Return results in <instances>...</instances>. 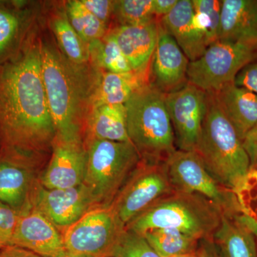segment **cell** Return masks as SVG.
Segmentation results:
<instances>
[{"mask_svg": "<svg viewBox=\"0 0 257 257\" xmlns=\"http://www.w3.org/2000/svg\"><path fill=\"white\" fill-rule=\"evenodd\" d=\"M55 137L40 39L30 33L18 53L0 64V148L42 157Z\"/></svg>", "mask_w": 257, "mask_h": 257, "instance_id": "1", "label": "cell"}, {"mask_svg": "<svg viewBox=\"0 0 257 257\" xmlns=\"http://www.w3.org/2000/svg\"><path fill=\"white\" fill-rule=\"evenodd\" d=\"M40 42L42 77L56 137L84 141L99 69L90 63L74 64L54 44Z\"/></svg>", "mask_w": 257, "mask_h": 257, "instance_id": "2", "label": "cell"}, {"mask_svg": "<svg viewBox=\"0 0 257 257\" xmlns=\"http://www.w3.org/2000/svg\"><path fill=\"white\" fill-rule=\"evenodd\" d=\"M208 94L207 113L195 152L209 173L233 190L250 171L242 141L225 116L212 93Z\"/></svg>", "mask_w": 257, "mask_h": 257, "instance_id": "3", "label": "cell"}, {"mask_svg": "<svg viewBox=\"0 0 257 257\" xmlns=\"http://www.w3.org/2000/svg\"><path fill=\"white\" fill-rule=\"evenodd\" d=\"M124 105L128 138L142 160L167 162L177 147L165 94L151 83L135 92Z\"/></svg>", "mask_w": 257, "mask_h": 257, "instance_id": "4", "label": "cell"}, {"mask_svg": "<svg viewBox=\"0 0 257 257\" xmlns=\"http://www.w3.org/2000/svg\"><path fill=\"white\" fill-rule=\"evenodd\" d=\"M223 214L202 196L175 192L130 221L126 229L143 235L150 230L172 229L199 240L212 239Z\"/></svg>", "mask_w": 257, "mask_h": 257, "instance_id": "5", "label": "cell"}, {"mask_svg": "<svg viewBox=\"0 0 257 257\" xmlns=\"http://www.w3.org/2000/svg\"><path fill=\"white\" fill-rule=\"evenodd\" d=\"M87 165L83 184L96 207L110 206L142 162L131 142L85 139Z\"/></svg>", "mask_w": 257, "mask_h": 257, "instance_id": "6", "label": "cell"}, {"mask_svg": "<svg viewBox=\"0 0 257 257\" xmlns=\"http://www.w3.org/2000/svg\"><path fill=\"white\" fill-rule=\"evenodd\" d=\"M257 57V47L218 40L197 60L189 62L188 82L207 93H215L234 83L236 75Z\"/></svg>", "mask_w": 257, "mask_h": 257, "instance_id": "7", "label": "cell"}, {"mask_svg": "<svg viewBox=\"0 0 257 257\" xmlns=\"http://www.w3.org/2000/svg\"><path fill=\"white\" fill-rule=\"evenodd\" d=\"M125 230L111 206L95 207L62 231L64 249L87 257H111Z\"/></svg>", "mask_w": 257, "mask_h": 257, "instance_id": "8", "label": "cell"}, {"mask_svg": "<svg viewBox=\"0 0 257 257\" xmlns=\"http://www.w3.org/2000/svg\"><path fill=\"white\" fill-rule=\"evenodd\" d=\"M175 192L165 162L150 163L142 160L110 206L126 226Z\"/></svg>", "mask_w": 257, "mask_h": 257, "instance_id": "9", "label": "cell"}, {"mask_svg": "<svg viewBox=\"0 0 257 257\" xmlns=\"http://www.w3.org/2000/svg\"><path fill=\"white\" fill-rule=\"evenodd\" d=\"M174 190L205 198L224 214H237L232 190L219 183L195 151L177 150L165 162Z\"/></svg>", "mask_w": 257, "mask_h": 257, "instance_id": "10", "label": "cell"}, {"mask_svg": "<svg viewBox=\"0 0 257 257\" xmlns=\"http://www.w3.org/2000/svg\"><path fill=\"white\" fill-rule=\"evenodd\" d=\"M165 102L177 150L195 151L207 113V93L188 82L179 90L165 94Z\"/></svg>", "mask_w": 257, "mask_h": 257, "instance_id": "11", "label": "cell"}, {"mask_svg": "<svg viewBox=\"0 0 257 257\" xmlns=\"http://www.w3.org/2000/svg\"><path fill=\"white\" fill-rule=\"evenodd\" d=\"M28 206L47 217L61 232L96 207L84 184L66 189H47L37 181Z\"/></svg>", "mask_w": 257, "mask_h": 257, "instance_id": "12", "label": "cell"}, {"mask_svg": "<svg viewBox=\"0 0 257 257\" xmlns=\"http://www.w3.org/2000/svg\"><path fill=\"white\" fill-rule=\"evenodd\" d=\"M41 157L0 148V203L18 211L28 206Z\"/></svg>", "mask_w": 257, "mask_h": 257, "instance_id": "13", "label": "cell"}, {"mask_svg": "<svg viewBox=\"0 0 257 257\" xmlns=\"http://www.w3.org/2000/svg\"><path fill=\"white\" fill-rule=\"evenodd\" d=\"M52 157L39 182L47 189L72 188L84 182L87 150L83 140H67L55 137Z\"/></svg>", "mask_w": 257, "mask_h": 257, "instance_id": "14", "label": "cell"}, {"mask_svg": "<svg viewBox=\"0 0 257 257\" xmlns=\"http://www.w3.org/2000/svg\"><path fill=\"white\" fill-rule=\"evenodd\" d=\"M10 245L26 248L45 257H59L65 252L62 233L31 206L19 211Z\"/></svg>", "mask_w": 257, "mask_h": 257, "instance_id": "15", "label": "cell"}, {"mask_svg": "<svg viewBox=\"0 0 257 257\" xmlns=\"http://www.w3.org/2000/svg\"><path fill=\"white\" fill-rule=\"evenodd\" d=\"M188 57L159 22L157 46L152 61V84L164 94L175 92L188 84Z\"/></svg>", "mask_w": 257, "mask_h": 257, "instance_id": "16", "label": "cell"}, {"mask_svg": "<svg viewBox=\"0 0 257 257\" xmlns=\"http://www.w3.org/2000/svg\"><path fill=\"white\" fill-rule=\"evenodd\" d=\"M159 22L190 62L197 60L207 50L205 36L196 16L192 0H178L174 9Z\"/></svg>", "mask_w": 257, "mask_h": 257, "instance_id": "17", "label": "cell"}, {"mask_svg": "<svg viewBox=\"0 0 257 257\" xmlns=\"http://www.w3.org/2000/svg\"><path fill=\"white\" fill-rule=\"evenodd\" d=\"M151 83L152 63L145 68L126 73H112L99 69L93 89L91 109L104 104H125L135 92Z\"/></svg>", "mask_w": 257, "mask_h": 257, "instance_id": "18", "label": "cell"}, {"mask_svg": "<svg viewBox=\"0 0 257 257\" xmlns=\"http://www.w3.org/2000/svg\"><path fill=\"white\" fill-rule=\"evenodd\" d=\"M121 49L133 70L148 67L157 46L159 20L143 25L116 26L107 32Z\"/></svg>", "mask_w": 257, "mask_h": 257, "instance_id": "19", "label": "cell"}, {"mask_svg": "<svg viewBox=\"0 0 257 257\" xmlns=\"http://www.w3.org/2000/svg\"><path fill=\"white\" fill-rule=\"evenodd\" d=\"M219 40L257 47V0L221 1Z\"/></svg>", "mask_w": 257, "mask_h": 257, "instance_id": "20", "label": "cell"}, {"mask_svg": "<svg viewBox=\"0 0 257 257\" xmlns=\"http://www.w3.org/2000/svg\"><path fill=\"white\" fill-rule=\"evenodd\" d=\"M214 95L221 110L243 141L257 123L256 94L231 83Z\"/></svg>", "mask_w": 257, "mask_h": 257, "instance_id": "21", "label": "cell"}, {"mask_svg": "<svg viewBox=\"0 0 257 257\" xmlns=\"http://www.w3.org/2000/svg\"><path fill=\"white\" fill-rule=\"evenodd\" d=\"M25 5L0 1V64L18 53L30 34L31 17Z\"/></svg>", "mask_w": 257, "mask_h": 257, "instance_id": "22", "label": "cell"}, {"mask_svg": "<svg viewBox=\"0 0 257 257\" xmlns=\"http://www.w3.org/2000/svg\"><path fill=\"white\" fill-rule=\"evenodd\" d=\"M221 257H257V240L237 214H223L212 236Z\"/></svg>", "mask_w": 257, "mask_h": 257, "instance_id": "23", "label": "cell"}, {"mask_svg": "<svg viewBox=\"0 0 257 257\" xmlns=\"http://www.w3.org/2000/svg\"><path fill=\"white\" fill-rule=\"evenodd\" d=\"M85 139L130 142L124 104H104L93 107L87 118Z\"/></svg>", "mask_w": 257, "mask_h": 257, "instance_id": "24", "label": "cell"}, {"mask_svg": "<svg viewBox=\"0 0 257 257\" xmlns=\"http://www.w3.org/2000/svg\"><path fill=\"white\" fill-rule=\"evenodd\" d=\"M50 22L51 28L62 54L74 64H89L88 44L81 38L69 23L64 8L54 13Z\"/></svg>", "mask_w": 257, "mask_h": 257, "instance_id": "25", "label": "cell"}, {"mask_svg": "<svg viewBox=\"0 0 257 257\" xmlns=\"http://www.w3.org/2000/svg\"><path fill=\"white\" fill-rule=\"evenodd\" d=\"M143 235L161 257H172L197 251L200 241L177 229H152Z\"/></svg>", "mask_w": 257, "mask_h": 257, "instance_id": "26", "label": "cell"}, {"mask_svg": "<svg viewBox=\"0 0 257 257\" xmlns=\"http://www.w3.org/2000/svg\"><path fill=\"white\" fill-rule=\"evenodd\" d=\"M89 63L96 69L112 73H126L133 69L114 39L106 34L88 44Z\"/></svg>", "mask_w": 257, "mask_h": 257, "instance_id": "27", "label": "cell"}, {"mask_svg": "<svg viewBox=\"0 0 257 257\" xmlns=\"http://www.w3.org/2000/svg\"><path fill=\"white\" fill-rule=\"evenodd\" d=\"M64 10L74 30L87 44L102 39L109 31L107 25L86 9L80 0L66 2Z\"/></svg>", "mask_w": 257, "mask_h": 257, "instance_id": "28", "label": "cell"}, {"mask_svg": "<svg viewBox=\"0 0 257 257\" xmlns=\"http://www.w3.org/2000/svg\"><path fill=\"white\" fill-rule=\"evenodd\" d=\"M232 192L238 216L257 239V170L249 171Z\"/></svg>", "mask_w": 257, "mask_h": 257, "instance_id": "29", "label": "cell"}, {"mask_svg": "<svg viewBox=\"0 0 257 257\" xmlns=\"http://www.w3.org/2000/svg\"><path fill=\"white\" fill-rule=\"evenodd\" d=\"M113 18L118 26L143 25L157 20L154 14L153 0H116Z\"/></svg>", "mask_w": 257, "mask_h": 257, "instance_id": "30", "label": "cell"}, {"mask_svg": "<svg viewBox=\"0 0 257 257\" xmlns=\"http://www.w3.org/2000/svg\"><path fill=\"white\" fill-rule=\"evenodd\" d=\"M198 22L204 32L207 47L219 40L221 1L192 0Z\"/></svg>", "mask_w": 257, "mask_h": 257, "instance_id": "31", "label": "cell"}, {"mask_svg": "<svg viewBox=\"0 0 257 257\" xmlns=\"http://www.w3.org/2000/svg\"><path fill=\"white\" fill-rule=\"evenodd\" d=\"M111 257H161L143 235L126 229Z\"/></svg>", "mask_w": 257, "mask_h": 257, "instance_id": "32", "label": "cell"}, {"mask_svg": "<svg viewBox=\"0 0 257 257\" xmlns=\"http://www.w3.org/2000/svg\"><path fill=\"white\" fill-rule=\"evenodd\" d=\"M19 211L0 203V248L11 243Z\"/></svg>", "mask_w": 257, "mask_h": 257, "instance_id": "33", "label": "cell"}, {"mask_svg": "<svg viewBox=\"0 0 257 257\" xmlns=\"http://www.w3.org/2000/svg\"><path fill=\"white\" fill-rule=\"evenodd\" d=\"M86 9L106 25L109 26L113 18L114 1L111 0H80Z\"/></svg>", "mask_w": 257, "mask_h": 257, "instance_id": "34", "label": "cell"}, {"mask_svg": "<svg viewBox=\"0 0 257 257\" xmlns=\"http://www.w3.org/2000/svg\"><path fill=\"white\" fill-rule=\"evenodd\" d=\"M234 84L257 95V57L240 71L235 78Z\"/></svg>", "mask_w": 257, "mask_h": 257, "instance_id": "35", "label": "cell"}, {"mask_svg": "<svg viewBox=\"0 0 257 257\" xmlns=\"http://www.w3.org/2000/svg\"><path fill=\"white\" fill-rule=\"evenodd\" d=\"M250 162V171L257 170V123L250 130L243 141Z\"/></svg>", "mask_w": 257, "mask_h": 257, "instance_id": "36", "label": "cell"}, {"mask_svg": "<svg viewBox=\"0 0 257 257\" xmlns=\"http://www.w3.org/2000/svg\"><path fill=\"white\" fill-rule=\"evenodd\" d=\"M0 257H45L40 256L35 252L14 246V245H8L4 247L0 248Z\"/></svg>", "mask_w": 257, "mask_h": 257, "instance_id": "37", "label": "cell"}, {"mask_svg": "<svg viewBox=\"0 0 257 257\" xmlns=\"http://www.w3.org/2000/svg\"><path fill=\"white\" fill-rule=\"evenodd\" d=\"M177 3L178 0H153L154 14L157 20L168 15Z\"/></svg>", "mask_w": 257, "mask_h": 257, "instance_id": "38", "label": "cell"}, {"mask_svg": "<svg viewBox=\"0 0 257 257\" xmlns=\"http://www.w3.org/2000/svg\"><path fill=\"white\" fill-rule=\"evenodd\" d=\"M199 257H221L212 239H203L199 241Z\"/></svg>", "mask_w": 257, "mask_h": 257, "instance_id": "39", "label": "cell"}, {"mask_svg": "<svg viewBox=\"0 0 257 257\" xmlns=\"http://www.w3.org/2000/svg\"><path fill=\"white\" fill-rule=\"evenodd\" d=\"M172 257H199V252H198V248L197 251H192V252H189L183 253V254L177 255V256Z\"/></svg>", "mask_w": 257, "mask_h": 257, "instance_id": "40", "label": "cell"}, {"mask_svg": "<svg viewBox=\"0 0 257 257\" xmlns=\"http://www.w3.org/2000/svg\"><path fill=\"white\" fill-rule=\"evenodd\" d=\"M59 257H87L84 256H81V255L74 254V253H71L65 251L64 253H62L60 256Z\"/></svg>", "mask_w": 257, "mask_h": 257, "instance_id": "41", "label": "cell"}, {"mask_svg": "<svg viewBox=\"0 0 257 257\" xmlns=\"http://www.w3.org/2000/svg\"><path fill=\"white\" fill-rule=\"evenodd\" d=\"M257 240V239H256Z\"/></svg>", "mask_w": 257, "mask_h": 257, "instance_id": "42", "label": "cell"}]
</instances>
